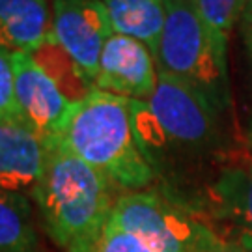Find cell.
<instances>
[{
	"label": "cell",
	"instance_id": "cell-1",
	"mask_svg": "<svg viewBox=\"0 0 252 252\" xmlns=\"http://www.w3.org/2000/svg\"><path fill=\"white\" fill-rule=\"evenodd\" d=\"M110 181L67 148L45 136V168L34 192L43 224L65 252H90L112 213Z\"/></svg>",
	"mask_w": 252,
	"mask_h": 252
},
{
	"label": "cell",
	"instance_id": "cell-2",
	"mask_svg": "<svg viewBox=\"0 0 252 252\" xmlns=\"http://www.w3.org/2000/svg\"><path fill=\"white\" fill-rule=\"evenodd\" d=\"M60 136L75 155L118 187L138 190L152 183L153 168L136 138L131 99L92 90L73 105Z\"/></svg>",
	"mask_w": 252,
	"mask_h": 252
},
{
	"label": "cell",
	"instance_id": "cell-3",
	"mask_svg": "<svg viewBox=\"0 0 252 252\" xmlns=\"http://www.w3.org/2000/svg\"><path fill=\"white\" fill-rule=\"evenodd\" d=\"M166 21L155 53L157 71L190 84L215 110L228 99L226 51L215 43L192 0H164Z\"/></svg>",
	"mask_w": 252,
	"mask_h": 252
},
{
	"label": "cell",
	"instance_id": "cell-4",
	"mask_svg": "<svg viewBox=\"0 0 252 252\" xmlns=\"http://www.w3.org/2000/svg\"><path fill=\"white\" fill-rule=\"evenodd\" d=\"M133 126L146 157L166 144L202 146L215 131V108L196 88L159 73L152 97L131 101Z\"/></svg>",
	"mask_w": 252,
	"mask_h": 252
},
{
	"label": "cell",
	"instance_id": "cell-5",
	"mask_svg": "<svg viewBox=\"0 0 252 252\" xmlns=\"http://www.w3.org/2000/svg\"><path fill=\"white\" fill-rule=\"evenodd\" d=\"M108 222L135 235L152 252H200L215 239L181 209L152 192L120 196Z\"/></svg>",
	"mask_w": 252,
	"mask_h": 252
},
{
	"label": "cell",
	"instance_id": "cell-6",
	"mask_svg": "<svg viewBox=\"0 0 252 252\" xmlns=\"http://www.w3.org/2000/svg\"><path fill=\"white\" fill-rule=\"evenodd\" d=\"M54 39L94 84L107 39L114 32L101 0H51Z\"/></svg>",
	"mask_w": 252,
	"mask_h": 252
},
{
	"label": "cell",
	"instance_id": "cell-7",
	"mask_svg": "<svg viewBox=\"0 0 252 252\" xmlns=\"http://www.w3.org/2000/svg\"><path fill=\"white\" fill-rule=\"evenodd\" d=\"M159 71L152 51L133 37L112 34L103 47L94 88L131 101L152 97Z\"/></svg>",
	"mask_w": 252,
	"mask_h": 252
},
{
	"label": "cell",
	"instance_id": "cell-8",
	"mask_svg": "<svg viewBox=\"0 0 252 252\" xmlns=\"http://www.w3.org/2000/svg\"><path fill=\"white\" fill-rule=\"evenodd\" d=\"M15 97L27 126L41 136L62 135L75 103L28 53H11Z\"/></svg>",
	"mask_w": 252,
	"mask_h": 252
},
{
	"label": "cell",
	"instance_id": "cell-9",
	"mask_svg": "<svg viewBox=\"0 0 252 252\" xmlns=\"http://www.w3.org/2000/svg\"><path fill=\"white\" fill-rule=\"evenodd\" d=\"M45 168V136L0 122V189L34 196Z\"/></svg>",
	"mask_w": 252,
	"mask_h": 252
},
{
	"label": "cell",
	"instance_id": "cell-10",
	"mask_svg": "<svg viewBox=\"0 0 252 252\" xmlns=\"http://www.w3.org/2000/svg\"><path fill=\"white\" fill-rule=\"evenodd\" d=\"M53 28L49 0H0V47L9 53H34Z\"/></svg>",
	"mask_w": 252,
	"mask_h": 252
},
{
	"label": "cell",
	"instance_id": "cell-11",
	"mask_svg": "<svg viewBox=\"0 0 252 252\" xmlns=\"http://www.w3.org/2000/svg\"><path fill=\"white\" fill-rule=\"evenodd\" d=\"M114 34L144 43L155 56L161 39L166 4L164 0H101Z\"/></svg>",
	"mask_w": 252,
	"mask_h": 252
},
{
	"label": "cell",
	"instance_id": "cell-12",
	"mask_svg": "<svg viewBox=\"0 0 252 252\" xmlns=\"http://www.w3.org/2000/svg\"><path fill=\"white\" fill-rule=\"evenodd\" d=\"M215 190L220 209L235 224L237 245L252 252V164L224 172Z\"/></svg>",
	"mask_w": 252,
	"mask_h": 252
},
{
	"label": "cell",
	"instance_id": "cell-13",
	"mask_svg": "<svg viewBox=\"0 0 252 252\" xmlns=\"http://www.w3.org/2000/svg\"><path fill=\"white\" fill-rule=\"evenodd\" d=\"M0 252H37L32 207L25 194L0 189Z\"/></svg>",
	"mask_w": 252,
	"mask_h": 252
},
{
	"label": "cell",
	"instance_id": "cell-14",
	"mask_svg": "<svg viewBox=\"0 0 252 252\" xmlns=\"http://www.w3.org/2000/svg\"><path fill=\"white\" fill-rule=\"evenodd\" d=\"M28 54L56 82V86L62 90V94L71 103H79L92 90H95L92 81L79 67V63L75 62L69 56V53L54 39L53 32L49 34L43 45L37 47L34 53Z\"/></svg>",
	"mask_w": 252,
	"mask_h": 252
},
{
	"label": "cell",
	"instance_id": "cell-15",
	"mask_svg": "<svg viewBox=\"0 0 252 252\" xmlns=\"http://www.w3.org/2000/svg\"><path fill=\"white\" fill-rule=\"evenodd\" d=\"M192 4L209 28L215 43L226 51L230 32L234 28L235 19L243 11L245 0H192Z\"/></svg>",
	"mask_w": 252,
	"mask_h": 252
},
{
	"label": "cell",
	"instance_id": "cell-16",
	"mask_svg": "<svg viewBox=\"0 0 252 252\" xmlns=\"http://www.w3.org/2000/svg\"><path fill=\"white\" fill-rule=\"evenodd\" d=\"M0 122L28 127L15 97V75H13L11 53L2 47H0Z\"/></svg>",
	"mask_w": 252,
	"mask_h": 252
},
{
	"label": "cell",
	"instance_id": "cell-17",
	"mask_svg": "<svg viewBox=\"0 0 252 252\" xmlns=\"http://www.w3.org/2000/svg\"><path fill=\"white\" fill-rule=\"evenodd\" d=\"M90 252H152L144 243H140L135 235L127 234L114 224L107 222L103 234Z\"/></svg>",
	"mask_w": 252,
	"mask_h": 252
},
{
	"label": "cell",
	"instance_id": "cell-18",
	"mask_svg": "<svg viewBox=\"0 0 252 252\" xmlns=\"http://www.w3.org/2000/svg\"><path fill=\"white\" fill-rule=\"evenodd\" d=\"M200 252H249V251H245L243 247L237 243H226V241L213 239V241H209Z\"/></svg>",
	"mask_w": 252,
	"mask_h": 252
},
{
	"label": "cell",
	"instance_id": "cell-19",
	"mask_svg": "<svg viewBox=\"0 0 252 252\" xmlns=\"http://www.w3.org/2000/svg\"><path fill=\"white\" fill-rule=\"evenodd\" d=\"M241 15H243L245 36H252V0H245Z\"/></svg>",
	"mask_w": 252,
	"mask_h": 252
},
{
	"label": "cell",
	"instance_id": "cell-20",
	"mask_svg": "<svg viewBox=\"0 0 252 252\" xmlns=\"http://www.w3.org/2000/svg\"><path fill=\"white\" fill-rule=\"evenodd\" d=\"M247 43H249V49H251V54H252V36H247Z\"/></svg>",
	"mask_w": 252,
	"mask_h": 252
}]
</instances>
